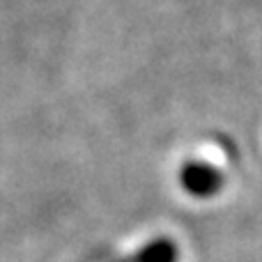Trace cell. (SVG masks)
Instances as JSON below:
<instances>
[{
    "mask_svg": "<svg viewBox=\"0 0 262 262\" xmlns=\"http://www.w3.org/2000/svg\"><path fill=\"white\" fill-rule=\"evenodd\" d=\"M131 262H180V246L172 237H154L129 258Z\"/></svg>",
    "mask_w": 262,
    "mask_h": 262,
    "instance_id": "obj_2",
    "label": "cell"
},
{
    "mask_svg": "<svg viewBox=\"0 0 262 262\" xmlns=\"http://www.w3.org/2000/svg\"><path fill=\"white\" fill-rule=\"evenodd\" d=\"M177 184L189 198L209 200L216 198L226 186V175L207 159H186L177 168Z\"/></svg>",
    "mask_w": 262,
    "mask_h": 262,
    "instance_id": "obj_1",
    "label": "cell"
}]
</instances>
